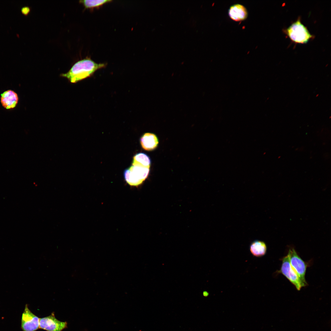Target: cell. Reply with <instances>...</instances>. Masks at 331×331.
<instances>
[{
	"instance_id": "10",
	"label": "cell",
	"mask_w": 331,
	"mask_h": 331,
	"mask_svg": "<svg viewBox=\"0 0 331 331\" xmlns=\"http://www.w3.org/2000/svg\"><path fill=\"white\" fill-rule=\"evenodd\" d=\"M230 17L236 21H240L245 19L248 16L246 8L240 4H236L231 6L228 11Z\"/></svg>"
},
{
	"instance_id": "8",
	"label": "cell",
	"mask_w": 331,
	"mask_h": 331,
	"mask_svg": "<svg viewBox=\"0 0 331 331\" xmlns=\"http://www.w3.org/2000/svg\"><path fill=\"white\" fill-rule=\"evenodd\" d=\"M19 98L18 95L14 91L7 90L1 94L0 102L2 106L7 109H11L17 106Z\"/></svg>"
},
{
	"instance_id": "12",
	"label": "cell",
	"mask_w": 331,
	"mask_h": 331,
	"mask_svg": "<svg viewBox=\"0 0 331 331\" xmlns=\"http://www.w3.org/2000/svg\"><path fill=\"white\" fill-rule=\"evenodd\" d=\"M151 161L149 157L143 153L137 154L134 156L132 165L150 167Z\"/></svg>"
},
{
	"instance_id": "5",
	"label": "cell",
	"mask_w": 331,
	"mask_h": 331,
	"mask_svg": "<svg viewBox=\"0 0 331 331\" xmlns=\"http://www.w3.org/2000/svg\"><path fill=\"white\" fill-rule=\"evenodd\" d=\"M282 260L281 266L278 272L283 275L295 286L297 290L299 291L304 287L299 277L291 265L289 253L283 257Z\"/></svg>"
},
{
	"instance_id": "14",
	"label": "cell",
	"mask_w": 331,
	"mask_h": 331,
	"mask_svg": "<svg viewBox=\"0 0 331 331\" xmlns=\"http://www.w3.org/2000/svg\"><path fill=\"white\" fill-rule=\"evenodd\" d=\"M21 10L23 14L25 16H27L30 11V8L28 6H25L22 7Z\"/></svg>"
},
{
	"instance_id": "7",
	"label": "cell",
	"mask_w": 331,
	"mask_h": 331,
	"mask_svg": "<svg viewBox=\"0 0 331 331\" xmlns=\"http://www.w3.org/2000/svg\"><path fill=\"white\" fill-rule=\"evenodd\" d=\"M67 327V322L56 319L54 312L48 316L40 318L39 329L47 331H62Z\"/></svg>"
},
{
	"instance_id": "9",
	"label": "cell",
	"mask_w": 331,
	"mask_h": 331,
	"mask_svg": "<svg viewBox=\"0 0 331 331\" xmlns=\"http://www.w3.org/2000/svg\"><path fill=\"white\" fill-rule=\"evenodd\" d=\"M158 142L157 136L152 133H145L140 139V143L142 148L147 151L155 149L157 147Z\"/></svg>"
},
{
	"instance_id": "4",
	"label": "cell",
	"mask_w": 331,
	"mask_h": 331,
	"mask_svg": "<svg viewBox=\"0 0 331 331\" xmlns=\"http://www.w3.org/2000/svg\"><path fill=\"white\" fill-rule=\"evenodd\" d=\"M288 253L292 267L299 277L303 287L306 286L307 284L305 276L307 265L298 254L294 248L290 249Z\"/></svg>"
},
{
	"instance_id": "11",
	"label": "cell",
	"mask_w": 331,
	"mask_h": 331,
	"mask_svg": "<svg viewBox=\"0 0 331 331\" xmlns=\"http://www.w3.org/2000/svg\"><path fill=\"white\" fill-rule=\"evenodd\" d=\"M250 251L254 256L261 257L265 255L267 251V246L263 241L255 240L253 242L250 246Z\"/></svg>"
},
{
	"instance_id": "1",
	"label": "cell",
	"mask_w": 331,
	"mask_h": 331,
	"mask_svg": "<svg viewBox=\"0 0 331 331\" xmlns=\"http://www.w3.org/2000/svg\"><path fill=\"white\" fill-rule=\"evenodd\" d=\"M104 63H97L87 58L75 63L69 71L60 76L71 83H76L92 76L97 70L105 67Z\"/></svg>"
},
{
	"instance_id": "3",
	"label": "cell",
	"mask_w": 331,
	"mask_h": 331,
	"mask_svg": "<svg viewBox=\"0 0 331 331\" xmlns=\"http://www.w3.org/2000/svg\"><path fill=\"white\" fill-rule=\"evenodd\" d=\"M149 167L132 165L124 173L125 180L130 185L137 186L141 184L147 177Z\"/></svg>"
},
{
	"instance_id": "6",
	"label": "cell",
	"mask_w": 331,
	"mask_h": 331,
	"mask_svg": "<svg viewBox=\"0 0 331 331\" xmlns=\"http://www.w3.org/2000/svg\"><path fill=\"white\" fill-rule=\"evenodd\" d=\"M40 318L33 314L26 304L22 313L21 328L23 331H36L39 329Z\"/></svg>"
},
{
	"instance_id": "2",
	"label": "cell",
	"mask_w": 331,
	"mask_h": 331,
	"mask_svg": "<svg viewBox=\"0 0 331 331\" xmlns=\"http://www.w3.org/2000/svg\"><path fill=\"white\" fill-rule=\"evenodd\" d=\"M284 32L292 41L296 43L306 44L313 37L301 23L299 18L285 29Z\"/></svg>"
},
{
	"instance_id": "13",
	"label": "cell",
	"mask_w": 331,
	"mask_h": 331,
	"mask_svg": "<svg viewBox=\"0 0 331 331\" xmlns=\"http://www.w3.org/2000/svg\"><path fill=\"white\" fill-rule=\"evenodd\" d=\"M111 1L109 0H84L79 1V2L86 9H93L98 8Z\"/></svg>"
}]
</instances>
